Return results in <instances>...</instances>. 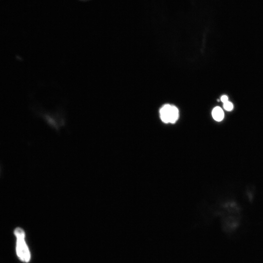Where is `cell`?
<instances>
[{
  "label": "cell",
  "instance_id": "cell-1",
  "mask_svg": "<svg viewBox=\"0 0 263 263\" xmlns=\"http://www.w3.org/2000/svg\"><path fill=\"white\" fill-rule=\"evenodd\" d=\"M15 234L17 238V253L20 260L28 262L30 259V254L27 246L24 241L25 234L20 228L15 230Z\"/></svg>",
  "mask_w": 263,
  "mask_h": 263
},
{
  "label": "cell",
  "instance_id": "cell-2",
  "mask_svg": "<svg viewBox=\"0 0 263 263\" xmlns=\"http://www.w3.org/2000/svg\"><path fill=\"white\" fill-rule=\"evenodd\" d=\"M171 106V105L166 104L163 106L160 110V118L164 123H170Z\"/></svg>",
  "mask_w": 263,
  "mask_h": 263
},
{
  "label": "cell",
  "instance_id": "cell-3",
  "mask_svg": "<svg viewBox=\"0 0 263 263\" xmlns=\"http://www.w3.org/2000/svg\"><path fill=\"white\" fill-rule=\"evenodd\" d=\"M212 115L214 120L221 121L224 117V113L220 107H216L212 111Z\"/></svg>",
  "mask_w": 263,
  "mask_h": 263
},
{
  "label": "cell",
  "instance_id": "cell-4",
  "mask_svg": "<svg viewBox=\"0 0 263 263\" xmlns=\"http://www.w3.org/2000/svg\"><path fill=\"white\" fill-rule=\"evenodd\" d=\"M179 112L178 109L174 106H171V113L170 123H174L178 118Z\"/></svg>",
  "mask_w": 263,
  "mask_h": 263
},
{
  "label": "cell",
  "instance_id": "cell-5",
  "mask_svg": "<svg viewBox=\"0 0 263 263\" xmlns=\"http://www.w3.org/2000/svg\"><path fill=\"white\" fill-rule=\"evenodd\" d=\"M223 107L224 109L227 111H230L233 108L232 103L228 101L224 103Z\"/></svg>",
  "mask_w": 263,
  "mask_h": 263
},
{
  "label": "cell",
  "instance_id": "cell-6",
  "mask_svg": "<svg viewBox=\"0 0 263 263\" xmlns=\"http://www.w3.org/2000/svg\"><path fill=\"white\" fill-rule=\"evenodd\" d=\"M221 100L224 103L228 101V97L225 95H223L221 97Z\"/></svg>",
  "mask_w": 263,
  "mask_h": 263
}]
</instances>
